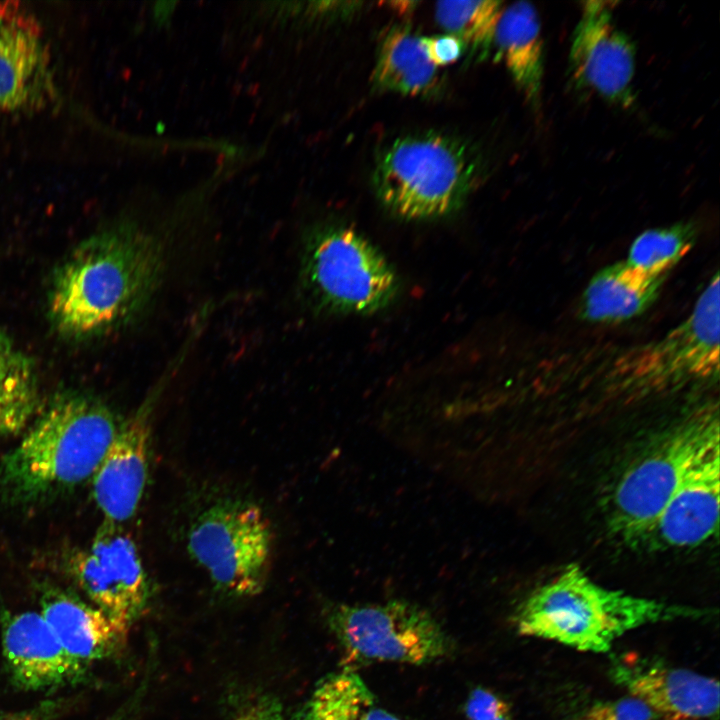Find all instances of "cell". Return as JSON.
Segmentation results:
<instances>
[{
  "instance_id": "cell-1",
  "label": "cell",
  "mask_w": 720,
  "mask_h": 720,
  "mask_svg": "<svg viewBox=\"0 0 720 720\" xmlns=\"http://www.w3.org/2000/svg\"><path fill=\"white\" fill-rule=\"evenodd\" d=\"M164 250L152 233L121 224L81 242L57 267L48 299L62 334L90 337L136 318L154 297Z\"/></svg>"
},
{
  "instance_id": "cell-2",
  "label": "cell",
  "mask_w": 720,
  "mask_h": 720,
  "mask_svg": "<svg viewBox=\"0 0 720 720\" xmlns=\"http://www.w3.org/2000/svg\"><path fill=\"white\" fill-rule=\"evenodd\" d=\"M705 615L699 608L604 587L579 565L569 564L520 603L514 625L521 635L604 653L629 631Z\"/></svg>"
},
{
  "instance_id": "cell-3",
  "label": "cell",
  "mask_w": 720,
  "mask_h": 720,
  "mask_svg": "<svg viewBox=\"0 0 720 720\" xmlns=\"http://www.w3.org/2000/svg\"><path fill=\"white\" fill-rule=\"evenodd\" d=\"M121 423L96 399L58 397L0 461V494L32 501L92 478Z\"/></svg>"
},
{
  "instance_id": "cell-4",
  "label": "cell",
  "mask_w": 720,
  "mask_h": 720,
  "mask_svg": "<svg viewBox=\"0 0 720 720\" xmlns=\"http://www.w3.org/2000/svg\"><path fill=\"white\" fill-rule=\"evenodd\" d=\"M718 447L717 407L703 406L680 419L618 477L608 502L609 528L626 541L647 540L683 480Z\"/></svg>"
},
{
  "instance_id": "cell-5",
  "label": "cell",
  "mask_w": 720,
  "mask_h": 720,
  "mask_svg": "<svg viewBox=\"0 0 720 720\" xmlns=\"http://www.w3.org/2000/svg\"><path fill=\"white\" fill-rule=\"evenodd\" d=\"M478 176V161L462 141L432 132L395 140L379 157L373 183L394 213L425 219L458 208Z\"/></svg>"
},
{
  "instance_id": "cell-6",
  "label": "cell",
  "mask_w": 720,
  "mask_h": 720,
  "mask_svg": "<svg viewBox=\"0 0 720 720\" xmlns=\"http://www.w3.org/2000/svg\"><path fill=\"white\" fill-rule=\"evenodd\" d=\"M300 278L307 299L323 312H376L397 291L395 273L382 254L362 235L342 226L309 233Z\"/></svg>"
},
{
  "instance_id": "cell-7",
  "label": "cell",
  "mask_w": 720,
  "mask_h": 720,
  "mask_svg": "<svg viewBox=\"0 0 720 720\" xmlns=\"http://www.w3.org/2000/svg\"><path fill=\"white\" fill-rule=\"evenodd\" d=\"M719 273L700 294L692 312L653 343L625 353L610 372L612 384L633 394L681 388L719 377Z\"/></svg>"
},
{
  "instance_id": "cell-8",
  "label": "cell",
  "mask_w": 720,
  "mask_h": 720,
  "mask_svg": "<svg viewBox=\"0 0 720 720\" xmlns=\"http://www.w3.org/2000/svg\"><path fill=\"white\" fill-rule=\"evenodd\" d=\"M327 623L351 661L430 664L454 652V642L437 619L416 603H334Z\"/></svg>"
},
{
  "instance_id": "cell-9",
  "label": "cell",
  "mask_w": 720,
  "mask_h": 720,
  "mask_svg": "<svg viewBox=\"0 0 720 720\" xmlns=\"http://www.w3.org/2000/svg\"><path fill=\"white\" fill-rule=\"evenodd\" d=\"M268 518L255 504L224 501L204 510L192 523L187 548L224 592L245 597L263 590L271 558Z\"/></svg>"
},
{
  "instance_id": "cell-10",
  "label": "cell",
  "mask_w": 720,
  "mask_h": 720,
  "mask_svg": "<svg viewBox=\"0 0 720 720\" xmlns=\"http://www.w3.org/2000/svg\"><path fill=\"white\" fill-rule=\"evenodd\" d=\"M616 3L587 1L582 4L572 34L569 67L575 83L623 108L635 100L633 79L636 49L617 25Z\"/></svg>"
},
{
  "instance_id": "cell-11",
  "label": "cell",
  "mask_w": 720,
  "mask_h": 720,
  "mask_svg": "<svg viewBox=\"0 0 720 720\" xmlns=\"http://www.w3.org/2000/svg\"><path fill=\"white\" fill-rule=\"evenodd\" d=\"M71 574L94 606L128 625L143 609L148 585L137 547L119 524L104 522L70 559Z\"/></svg>"
},
{
  "instance_id": "cell-12",
  "label": "cell",
  "mask_w": 720,
  "mask_h": 720,
  "mask_svg": "<svg viewBox=\"0 0 720 720\" xmlns=\"http://www.w3.org/2000/svg\"><path fill=\"white\" fill-rule=\"evenodd\" d=\"M612 680L660 720H713L719 714V683L695 671L624 656L610 668Z\"/></svg>"
},
{
  "instance_id": "cell-13",
  "label": "cell",
  "mask_w": 720,
  "mask_h": 720,
  "mask_svg": "<svg viewBox=\"0 0 720 720\" xmlns=\"http://www.w3.org/2000/svg\"><path fill=\"white\" fill-rule=\"evenodd\" d=\"M158 392L122 421L92 477L93 496L105 522L120 525L139 506L147 480L150 420Z\"/></svg>"
},
{
  "instance_id": "cell-14",
  "label": "cell",
  "mask_w": 720,
  "mask_h": 720,
  "mask_svg": "<svg viewBox=\"0 0 720 720\" xmlns=\"http://www.w3.org/2000/svg\"><path fill=\"white\" fill-rule=\"evenodd\" d=\"M52 89L48 52L38 26L18 9L0 7V112L43 104Z\"/></svg>"
},
{
  "instance_id": "cell-15",
  "label": "cell",
  "mask_w": 720,
  "mask_h": 720,
  "mask_svg": "<svg viewBox=\"0 0 720 720\" xmlns=\"http://www.w3.org/2000/svg\"><path fill=\"white\" fill-rule=\"evenodd\" d=\"M720 447L683 480L657 518L647 540L661 548L696 547L718 531Z\"/></svg>"
},
{
  "instance_id": "cell-16",
  "label": "cell",
  "mask_w": 720,
  "mask_h": 720,
  "mask_svg": "<svg viewBox=\"0 0 720 720\" xmlns=\"http://www.w3.org/2000/svg\"><path fill=\"white\" fill-rule=\"evenodd\" d=\"M2 648L12 679L23 689L58 687L83 670L63 649L40 612L5 616Z\"/></svg>"
},
{
  "instance_id": "cell-17",
  "label": "cell",
  "mask_w": 720,
  "mask_h": 720,
  "mask_svg": "<svg viewBox=\"0 0 720 720\" xmlns=\"http://www.w3.org/2000/svg\"><path fill=\"white\" fill-rule=\"evenodd\" d=\"M40 613L66 653L82 668L109 655L126 639L130 626L63 593L48 594Z\"/></svg>"
},
{
  "instance_id": "cell-18",
  "label": "cell",
  "mask_w": 720,
  "mask_h": 720,
  "mask_svg": "<svg viewBox=\"0 0 720 720\" xmlns=\"http://www.w3.org/2000/svg\"><path fill=\"white\" fill-rule=\"evenodd\" d=\"M667 275L645 272L620 261L592 276L579 305L581 319L617 323L644 313L658 298Z\"/></svg>"
},
{
  "instance_id": "cell-19",
  "label": "cell",
  "mask_w": 720,
  "mask_h": 720,
  "mask_svg": "<svg viewBox=\"0 0 720 720\" xmlns=\"http://www.w3.org/2000/svg\"><path fill=\"white\" fill-rule=\"evenodd\" d=\"M494 43L514 82L529 105L538 111L544 75V41L535 7L518 1L503 8Z\"/></svg>"
},
{
  "instance_id": "cell-20",
  "label": "cell",
  "mask_w": 720,
  "mask_h": 720,
  "mask_svg": "<svg viewBox=\"0 0 720 720\" xmlns=\"http://www.w3.org/2000/svg\"><path fill=\"white\" fill-rule=\"evenodd\" d=\"M295 720H401L384 708L359 674L342 669L322 679Z\"/></svg>"
},
{
  "instance_id": "cell-21",
  "label": "cell",
  "mask_w": 720,
  "mask_h": 720,
  "mask_svg": "<svg viewBox=\"0 0 720 720\" xmlns=\"http://www.w3.org/2000/svg\"><path fill=\"white\" fill-rule=\"evenodd\" d=\"M436 71L424 38L402 27L385 35L374 72L380 86L403 94H423L435 85Z\"/></svg>"
},
{
  "instance_id": "cell-22",
  "label": "cell",
  "mask_w": 720,
  "mask_h": 720,
  "mask_svg": "<svg viewBox=\"0 0 720 720\" xmlns=\"http://www.w3.org/2000/svg\"><path fill=\"white\" fill-rule=\"evenodd\" d=\"M38 404L32 362L0 330V435L21 431L36 413Z\"/></svg>"
},
{
  "instance_id": "cell-23",
  "label": "cell",
  "mask_w": 720,
  "mask_h": 720,
  "mask_svg": "<svg viewBox=\"0 0 720 720\" xmlns=\"http://www.w3.org/2000/svg\"><path fill=\"white\" fill-rule=\"evenodd\" d=\"M697 234L689 221L645 230L630 245L625 261L645 272L667 275L692 249Z\"/></svg>"
},
{
  "instance_id": "cell-24",
  "label": "cell",
  "mask_w": 720,
  "mask_h": 720,
  "mask_svg": "<svg viewBox=\"0 0 720 720\" xmlns=\"http://www.w3.org/2000/svg\"><path fill=\"white\" fill-rule=\"evenodd\" d=\"M500 1H441L436 3L438 23L451 35L474 47L494 43L496 26L503 10Z\"/></svg>"
},
{
  "instance_id": "cell-25",
  "label": "cell",
  "mask_w": 720,
  "mask_h": 720,
  "mask_svg": "<svg viewBox=\"0 0 720 720\" xmlns=\"http://www.w3.org/2000/svg\"><path fill=\"white\" fill-rule=\"evenodd\" d=\"M568 720H655V717L643 703L627 695L593 702Z\"/></svg>"
},
{
  "instance_id": "cell-26",
  "label": "cell",
  "mask_w": 720,
  "mask_h": 720,
  "mask_svg": "<svg viewBox=\"0 0 720 720\" xmlns=\"http://www.w3.org/2000/svg\"><path fill=\"white\" fill-rule=\"evenodd\" d=\"M464 712L468 720H513L506 701L488 688L472 689L465 701Z\"/></svg>"
},
{
  "instance_id": "cell-27",
  "label": "cell",
  "mask_w": 720,
  "mask_h": 720,
  "mask_svg": "<svg viewBox=\"0 0 720 720\" xmlns=\"http://www.w3.org/2000/svg\"><path fill=\"white\" fill-rule=\"evenodd\" d=\"M424 43L430 60L436 66L454 63L463 50V42L451 34L424 38Z\"/></svg>"
},
{
  "instance_id": "cell-28",
  "label": "cell",
  "mask_w": 720,
  "mask_h": 720,
  "mask_svg": "<svg viewBox=\"0 0 720 720\" xmlns=\"http://www.w3.org/2000/svg\"><path fill=\"white\" fill-rule=\"evenodd\" d=\"M234 720H285L278 701L263 697L249 705Z\"/></svg>"
},
{
  "instance_id": "cell-29",
  "label": "cell",
  "mask_w": 720,
  "mask_h": 720,
  "mask_svg": "<svg viewBox=\"0 0 720 720\" xmlns=\"http://www.w3.org/2000/svg\"><path fill=\"white\" fill-rule=\"evenodd\" d=\"M0 720H47L43 715L37 712L9 713L1 714Z\"/></svg>"
}]
</instances>
